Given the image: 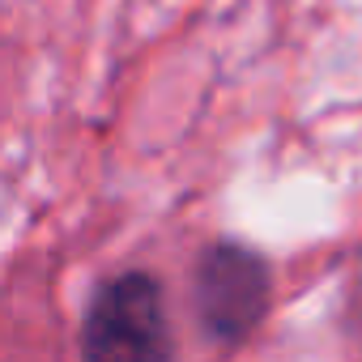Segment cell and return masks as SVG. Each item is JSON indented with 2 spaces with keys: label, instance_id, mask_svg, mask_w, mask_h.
I'll use <instances>...</instances> for the list:
<instances>
[{
  "label": "cell",
  "instance_id": "1",
  "mask_svg": "<svg viewBox=\"0 0 362 362\" xmlns=\"http://www.w3.org/2000/svg\"><path fill=\"white\" fill-rule=\"evenodd\" d=\"M166 290L149 269H124L94 286L81 320V362H175Z\"/></svg>",
  "mask_w": 362,
  "mask_h": 362
},
{
  "label": "cell",
  "instance_id": "2",
  "mask_svg": "<svg viewBox=\"0 0 362 362\" xmlns=\"http://www.w3.org/2000/svg\"><path fill=\"white\" fill-rule=\"evenodd\" d=\"M273 307V264L243 239H214L192 264V311L209 341L243 345Z\"/></svg>",
  "mask_w": 362,
  "mask_h": 362
},
{
  "label": "cell",
  "instance_id": "3",
  "mask_svg": "<svg viewBox=\"0 0 362 362\" xmlns=\"http://www.w3.org/2000/svg\"><path fill=\"white\" fill-rule=\"evenodd\" d=\"M358 307H362V298H358Z\"/></svg>",
  "mask_w": 362,
  "mask_h": 362
}]
</instances>
